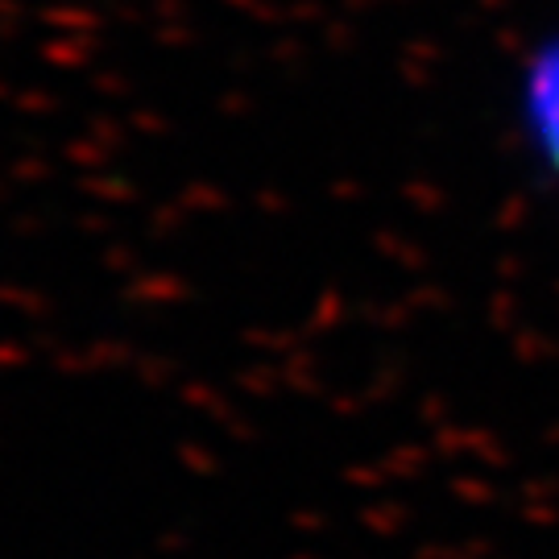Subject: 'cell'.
Instances as JSON below:
<instances>
[{
  "label": "cell",
  "mask_w": 559,
  "mask_h": 559,
  "mask_svg": "<svg viewBox=\"0 0 559 559\" xmlns=\"http://www.w3.org/2000/svg\"><path fill=\"white\" fill-rule=\"evenodd\" d=\"M543 87H556L559 92V67H547V83H543ZM547 124L559 129V120H547ZM551 141H556V154H559V133H551Z\"/></svg>",
  "instance_id": "1"
}]
</instances>
